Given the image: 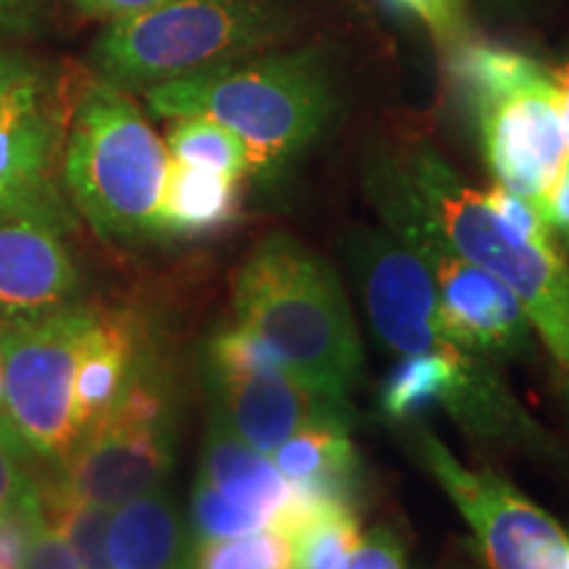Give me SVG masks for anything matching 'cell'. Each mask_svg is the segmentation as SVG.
<instances>
[{"label": "cell", "mask_w": 569, "mask_h": 569, "mask_svg": "<svg viewBox=\"0 0 569 569\" xmlns=\"http://www.w3.org/2000/svg\"><path fill=\"white\" fill-rule=\"evenodd\" d=\"M238 325L315 393L343 403L361 377V340L336 269L290 234L261 240L234 277Z\"/></svg>", "instance_id": "obj_1"}, {"label": "cell", "mask_w": 569, "mask_h": 569, "mask_svg": "<svg viewBox=\"0 0 569 569\" xmlns=\"http://www.w3.org/2000/svg\"><path fill=\"white\" fill-rule=\"evenodd\" d=\"M369 177L422 213L451 251L507 284L543 343L569 369V267L557 243H532L511 230L486 196L469 188L430 146L386 156Z\"/></svg>", "instance_id": "obj_2"}, {"label": "cell", "mask_w": 569, "mask_h": 569, "mask_svg": "<svg viewBox=\"0 0 569 569\" xmlns=\"http://www.w3.org/2000/svg\"><path fill=\"white\" fill-rule=\"evenodd\" d=\"M167 119L203 117L243 140L251 172L277 177L336 113V92L317 51L238 59L146 90Z\"/></svg>", "instance_id": "obj_3"}, {"label": "cell", "mask_w": 569, "mask_h": 569, "mask_svg": "<svg viewBox=\"0 0 569 569\" xmlns=\"http://www.w3.org/2000/svg\"><path fill=\"white\" fill-rule=\"evenodd\" d=\"M167 169V146L132 98L92 82L63 146V184L92 230L111 240L159 238Z\"/></svg>", "instance_id": "obj_4"}, {"label": "cell", "mask_w": 569, "mask_h": 569, "mask_svg": "<svg viewBox=\"0 0 569 569\" xmlns=\"http://www.w3.org/2000/svg\"><path fill=\"white\" fill-rule=\"evenodd\" d=\"M288 24L269 0H167L111 21L90 59L103 82L148 90L264 51L288 34Z\"/></svg>", "instance_id": "obj_5"}, {"label": "cell", "mask_w": 569, "mask_h": 569, "mask_svg": "<svg viewBox=\"0 0 569 569\" xmlns=\"http://www.w3.org/2000/svg\"><path fill=\"white\" fill-rule=\"evenodd\" d=\"M172 465V386L142 340L117 401L77 438L51 480L71 496L117 509L134 496L161 488Z\"/></svg>", "instance_id": "obj_6"}, {"label": "cell", "mask_w": 569, "mask_h": 569, "mask_svg": "<svg viewBox=\"0 0 569 569\" xmlns=\"http://www.w3.org/2000/svg\"><path fill=\"white\" fill-rule=\"evenodd\" d=\"M92 306L3 322V393L13 430L34 461L61 465L74 446V372Z\"/></svg>", "instance_id": "obj_7"}, {"label": "cell", "mask_w": 569, "mask_h": 569, "mask_svg": "<svg viewBox=\"0 0 569 569\" xmlns=\"http://www.w3.org/2000/svg\"><path fill=\"white\" fill-rule=\"evenodd\" d=\"M467 98L478 117L482 153L498 184L528 198L543 213L546 198L569 163L553 71L528 59L509 74L469 88Z\"/></svg>", "instance_id": "obj_8"}, {"label": "cell", "mask_w": 569, "mask_h": 569, "mask_svg": "<svg viewBox=\"0 0 569 569\" xmlns=\"http://www.w3.org/2000/svg\"><path fill=\"white\" fill-rule=\"evenodd\" d=\"M369 196L390 232L430 269L453 343L478 356H511L528 348L532 325L507 284L451 251L422 213L411 209L388 184L369 177Z\"/></svg>", "instance_id": "obj_9"}, {"label": "cell", "mask_w": 569, "mask_h": 569, "mask_svg": "<svg viewBox=\"0 0 569 569\" xmlns=\"http://www.w3.org/2000/svg\"><path fill=\"white\" fill-rule=\"evenodd\" d=\"M415 448L469 522L490 569H569L567 532L515 486L465 467L430 430L415 432Z\"/></svg>", "instance_id": "obj_10"}, {"label": "cell", "mask_w": 569, "mask_h": 569, "mask_svg": "<svg viewBox=\"0 0 569 569\" xmlns=\"http://www.w3.org/2000/svg\"><path fill=\"white\" fill-rule=\"evenodd\" d=\"M348 261L382 346L401 356L465 351L448 336L430 269L393 232L359 230Z\"/></svg>", "instance_id": "obj_11"}, {"label": "cell", "mask_w": 569, "mask_h": 569, "mask_svg": "<svg viewBox=\"0 0 569 569\" xmlns=\"http://www.w3.org/2000/svg\"><path fill=\"white\" fill-rule=\"evenodd\" d=\"M59 130L42 98V82L0 106V219H34L71 227V211L53 180Z\"/></svg>", "instance_id": "obj_12"}, {"label": "cell", "mask_w": 569, "mask_h": 569, "mask_svg": "<svg viewBox=\"0 0 569 569\" xmlns=\"http://www.w3.org/2000/svg\"><path fill=\"white\" fill-rule=\"evenodd\" d=\"M209 388L213 411L248 446L269 457L303 427L322 419H346L343 403L306 388L280 361L246 372H209Z\"/></svg>", "instance_id": "obj_13"}, {"label": "cell", "mask_w": 569, "mask_h": 569, "mask_svg": "<svg viewBox=\"0 0 569 569\" xmlns=\"http://www.w3.org/2000/svg\"><path fill=\"white\" fill-rule=\"evenodd\" d=\"M80 284L59 227L34 219H0V317L48 315L77 303Z\"/></svg>", "instance_id": "obj_14"}, {"label": "cell", "mask_w": 569, "mask_h": 569, "mask_svg": "<svg viewBox=\"0 0 569 569\" xmlns=\"http://www.w3.org/2000/svg\"><path fill=\"white\" fill-rule=\"evenodd\" d=\"M140 322L130 311H96L82 338L74 372V443L117 401L142 348Z\"/></svg>", "instance_id": "obj_15"}, {"label": "cell", "mask_w": 569, "mask_h": 569, "mask_svg": "<svg viewBox=\"0 0 569 569\" xmlns=\"http://www.w3.org/2000/svg\"><path fill=\"white\" fill-rule=\"evenodd\" d=\"M240 507L256 511L274 528L277 517L288 507L293 488L277 472L269 453L248 446L222 417L213 411L206 430L198 478Z\"/></svg>", "instance_id": "obj_16"}, {"label": "cell", "mask_w": 569, "mask_h": 569, "mask_svg": "<svg viewBox=\"0 0 569 569\" xmlns=\"http://www.w3.org/2000/svg\"><path fill=\"white\" fill-rule=\"evenodd\" d=\"M109 559L113 569H193V538L163 488L113 509Z\"/></svg>", "instance_id": "obj_17"}, {"label": "cell", "mask_w": 569, "mask_h": 569, "mask_svg": "<svg viewBox=\"0 0 569 569\" xmlns=\"http://www.w3.org/2000/svg\"><path fill=\"white\" fill-rule=\"evenodd\" d=\"M290 488L351 507L361 480L359 453L348 438V419H322L298 430L272 453Z\"/></svg>", "instance_id": "obj_18"}, {"label": "cell", "mask_w": 569, "mask_h": 569, "mask_svg": "<svg viewBox=\"0 0 569 569\" xmlns=\"http://www.w3.org/2000/svg\"><path fill=\"white\" fill-rule=\"evenodd\" d=\"M238 177L169 159L159 206V238H203L238 217Z\"/></svg>", "instance_id": "obj_19"}, {"label": "cell", "mask_w": 569, "mask_h": 569, "mask_svg": "<svg viewBox=\"0 0 569 569\" xmlns=\"http://www.w3.org/2000/svg\"><path fill=\"white\" fill-rule=\"evenodd\" d=\"M40 498L48 525L71 546L82 569H113L109 559L113 509L71 496L51 478L40 482Z\"/></svg>", "instance_id": "obj_20"}, {"label": "cell", "mask_w": 569, "mask_h": 569, "mask_svg": "<svg viewBox=\"0 0 569 569\" xmlns=\"http://www.w3.org/2000/svg\"><path fill=\"white\" fill-rule=\"evenodd\" d=\"M167 151L177 161L213 169V172L238 177V180L251 172L243 140L227 127L203 117L174 119L172 130L167 134Z\"/></svg>", "instance_id": "obj_21"}, {"label": "cell", "mask_w": 569, "mask_h": 569, "mask_svg": "<svg viewBox=\"0 0 569 569\" xmlns=\"http://www.w3.org/2000/svg\"><path fill=\"white\" fill-rule=\"evenodd\" d=\"M293 546L284 532L267 528L248 536L193 540V569H290Z\"/></svg>", "instance_id": "obj_22"}, {"label": "cell", "mask_w": 569, "mask_h": 569, "mask_svg": "<svg viewBox=\"0 0 569 569\" xmlns=\"http://www.w3.org/2000/svg\"><path fill=\"white\" fill-rule=\"evenodd\" d=\"M269 522L256 511L240 507L232 498L219 493L217 488L196 480L193 501H190V538L219 540L248 536V532L267 530Z\"/></svg>", "instance_id": "obj_23"}, {"label": "cell", "mask_w": 569, "mask_h": 569, "mask_svg": "<svg viewBox=\"0 0 569 569\" xmlns=\"http://www.w3.org/2000/svg\"><path fill=\"white\" fill-rule=\"evenodd\" d=\"M42 519L46 515H42L40 482L32 493L0 511V569H27L32 538Z\"/></svg>", "instance_id": "obj_24"}, {"label": "cell", "mask_w": 569, "mask_h": 569, "mask_svg": "<svg viewBox=\"0 0 569 569\" xmlns=\"http://www.w3.org/2000/svg\"><path fill=\"white\" fill-rule=\"evenodd\" d=\"M486 201L490 203V209H493L511 230L522 234V238L532 240V243H553L543 213H540L538 206L530 203L528 198L511 193L503 184H496L490 193H486Z\"/></svg>", "instance_id": "obj_25"}, {"label": "cell", "mask_w": 569, "mask_h": 569, "mask_svg": "<svg viewBox=\"0 0 569 569\" xmlns=\"http://www.w3.org/2000/svg\"><path fill=\"white\" fill-rule=\"evenodd\" d=\"M336 569H407L403 567V546L393 532L377 528L361 536L359 543Z\"/></svg>", "instance_id": "obj_26"}, {"label": "cell", "mask_w": 569, "mask_h": 569, "mask_svg": "<svg viewBox=\"0 0 569 569\" xmlns=\"http://www.w3.org/2000/svg\"><path fill=\"white\" fill-rule=\"evenodd\" d=\"M396 9L415 13L422 19L438 38H457L465 27V17H461V0H388Z\"/></svg>", "instance_id": "obj_27"}, {"label": "cell", "mask_w": 569, "mask_h": 569, "mask_svg": "<svg viewBox=\"0 0 569 569\" xmlns=\"http://www.w3.org/2000/svg\"><path fill=\"white\" fill-rule=\"evenodd\" d=\"M27 569H82V565L67 540L48 525V519H42L32 538Z\"/></svg>", "instance_id": "obj_28"}, {"label": "cell", "mask_w": 569, "mask_h": 569, "mask_svg": "<svg viewBox=\"0 0 569 569\" xmlns=\"http://www.w3.org/2000/svg\"><path fill=\"white\" fill-rule=\"evenodd\" d=\"M38 488V480L24 469V461L6 448L0 440V511H6L13 503L21 501L27 493Z\"/></svg>", "instance_id": "obj_29"}, {"label": "cell", "mask_w": 569, "mask_h": 569, "mask_svg": "<svg viewBox=\"0 0 569 569\" xmlns=\"http://www.w3.org/2000/svg\"><path fill=\"white\" fill-rule=\"evenodd\" d=\"M42 82L40 71L30 67L21 56L0 48V106H3L13 92L30 88V84Z\"/></svg>", "instance_id": "obj_30"}, {"label": "cell", "mask_w": 569, "mask_h": 569, "mask_svg": "<svg viewBox=\"0 0 569 569\" xmlns=\"http://www.w3.org/2000/svg\"><path fill=\"white\" fill-rule=\"evenodd\" d=\"M42 24V0H0V32L30 34Z\"/></svg>", "instance_id": "obj_31"}, {"label": "cell", "mask_w": 569, "mask_h": 569, "mask_svg": "<svg viewBox=\"0 0 569 569\" xmlns=\"http://www.w3.org/2000/svg\"><path fill=\"white\" fill-rule=\"evenodd\" d=\"M71 3H74L84 17L119 21L134 17V13L151 11L156 6L167 3V0H71Z\"/></svg>", "instance_id": "obj_32"}, {"label": "cell", "mask_w": 569, "mask_h": 569, "mask_svg": "<svg viewBox=\"0 0 569 569\" xmlns=\"http://www.w3.org/2000/svg\"><path fill=\"white\" fill-rule=\"evenodd\" d=\"M543 217L551 232L569 238V163L565 167V172H561L559 182L553 184L549 198H546Z\"/></svg>", "instance_id": "obj_33"}, {"label": "cell", "mask_w": 569, "mask_h": 569, "mask_svg": "<svg viewBox=\"0 0 569 569\" xmlns=\"http://www.w3.org/2000/svg\"><path fill=\"white\" fill-rule=\"evenodd\" d=\"M0 440H3L6 448L19 457L24 465H32L30 448L24 446V440L19 438V432L13 430V422L9 417V409H6V393H3V317H0Z\"/></svg>", "instance_id": "obj_34"}, {"label": "cell", "mask_w": 569, "mask_h": 569, "mask_svg": "<svg viewBox=\"0 0 569 569\" xmlns=\"http://www.w3.org/2000/svg\"><path fill=\"white\" fill-rule=\"evenodd\" d=\"M553 80H557L559 96H561V117H565V132H567V146H569V63L553 71Z\"/></svg>", "instance_id": "obj_35"}]
</instances>
